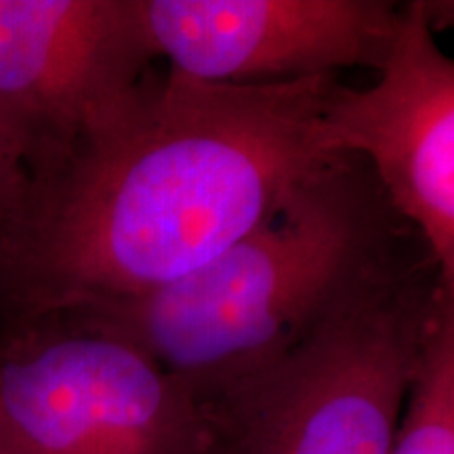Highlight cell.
<instances>
[{
  "instance_id": "obj_1",
  "label": "cell",
  "mask_w": 454,
  "mask_h": 454,
  "mask_svg": "<svg viewBox=\"0 0 454 454\" xmlns=\"http://www.w3.org/2000/svg\"><path fill=\"white\" fill-rule=\"evenodd\" d=\"M339 76L213 84L147 72L0 236V337L158 291L251 234L337 160Z\"/></svg>"
},
{
  "instance_id": "obj_2",
  "label": "cell",
  "mask_w": 454,
  "mask_h": 454,
  "mask_svg": "<svg viewBox=\"0 0 454 454\" xmlns=\"http://www.w3.org/2000/svg\"><path fill=\"white\" fill-rule=\"evenodd\" d=\"M425 254L368 162L343 152L194 274L61 320L127 340L198 395L291 349Z\"/></svg>"
},
{
  "instance_id": "obj_3",
  "label": "cell",
  "mask_w": 454,
  "mask_h": 454,
  "mask_svg": "<svg viewBox=\"0 0 454 454\" xmlns=\"http://www.w3.org/2000/svg\"><path fill=\"white\" fill-rule=\"evenodd\" d=\"M440 286L429 254L198 394L194 454H391Z\"/></svg>"
},
{
  "instance_id": "obj_4",
  "label": "cell",
  "mask_w": 454,
  "mask_h": 454,
  "mask_svg": "<svg viewBox=\"0 0 454 454\" xmlns=\"http://www.w3.org/2000/svg\"><path fill=\"white\" fill-rule=\"evenodd\" d=\"M200 402L110 334L51 317L0 337V435L20 454H194Z\"/></svg>"
},
{
  "instance_id": "obj_5",
  "label": "cell",
  "mask_w": 454,
  "mask_h": 454,
  "mask_svg": "<svg viewBox=\"0 0 454 454\" xmlns=\"http://www.w3.org/2000/svg\"><path fill=\"white\" fill-rule=\"evenodd\" d=\"M158 59L139 0H0V133L38 179Z\"/></svg>"
},
{
  "instance_id": "obj_6",
  "label": "cell",
  "mask_w": 454,
  "mask_h": 454,
  "mask_svg": "<svg viewBox=\"0 0 454 454\" xmlns=\"http://www.w3.org/2000/svg\"><path fill=\"white\" fill-rule=\"evenodd\" d=\"M326 137L334 152L368 162L427 248L442 294L454 301V57L435 43L419 0L402 3L377 81L337 84Z\"/></svg>"
},
{
  "instance_id": "obj_7",
  "label": "cell",
  "mask_w": 454,
  "mask_h": 454,
  "mask_svg": "<svg viewBox=\"0 0 454 454\" xmlns=\"http://www.w3.org/2000/svg\"><path fill=\"white\" fill-rule=\"evenodd\" d=\"M156 57L213 84H271L379 72L400 27L389 0H139Z\"/></svg>"
},
{
  "instance_id": "obj_8",
  "label": "cell",
  "mask_w": 454,
  "mask_h": 454,
  "mask_svg": "<svg viewBox=\"0 0 454 454\" xmlns=\"http://www.w3.org/2000/svg\"><path fill=\"white\" fill-rule=\"evenodd\" d=\"M391 454H454V301L438 294Z\"/></svg>"
},
{
  "instance_id": "obj_9",
  "label": "cell",
  "mask_w": 454,
  "mask_h": 454,
  "mask_svg": "<svg viewBox=\"0 0 454 454\" xmlns=\"http://www.w3.org/2000/svg\"><path fill=\"white\" fill-rule=\"evenodd\" d=\"M27 173L0 133V236L7 230L27 192Z\"/></svg>"
},
{
  "instance_id": "obj_10",
  "label": "cell",
  "mask_w": 454,
  "mask_h": 454,
  "mask_svg": "<svg viewBox=\"0 0 454 454\" xmlns=\"http://www.w3.org/2000/svg\"><path fill=\"white\" fill-rule=\"evenodd\" d=\"M421 3L425 21L431 32L452 30L454 27V0H419Z\"/></svg>"
},
{
  "instance_id": "obj_11",
  "label": "cell",
  "mask_w": 454,
  "mask_h": 454,
  "mask_svg": "<svg viewBox=\"0 0 454 454\" xmlns=\"http://www.w3.org/2000/svg\"><path fill=\"white\" fill-rule=\"evenodd\" d=\"M0 454H20V452H17V450H15V448L9 444V442H7V440H4V438H3V435H0Z\"/></svg>"
}]
</instances>
